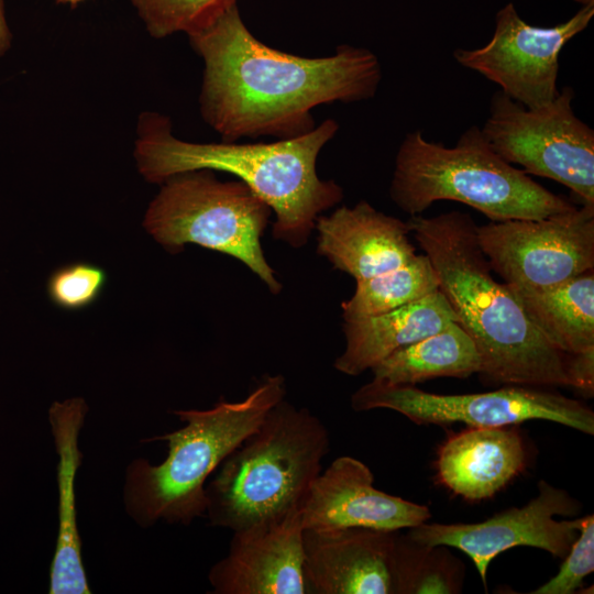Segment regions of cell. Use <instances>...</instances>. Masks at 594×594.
Segmentation results:
<instances>
[{"instance_id":"2e32d148","label":"cell","mask_w":594,"mask_h":594,"mask_svg":"<svg viewBox=\"0 0 594 594\" xmlns=\"http://www.w3.org/2000/svg\"><path fill=\"white\" fill-rule=\"evenodd\" d=\"M315 229L318 254L355 282L398 268L417 255L408 223L364 200L319 216Z\"/></svg>"},{"instance_id":"3957f363","label":"cell","mask_w":594,"mask_h":594,"mask_svg":"<svg viewBox=\"0 0 594 594\" xmlns=\"http://www.w3.org/2000/svg\"><path fill=\"white\" fill-rule=\"evenodd\" d=\"M338 130V122L327 119L302 135L271 143H194L173 135L167 118L146 112L139 120L134 156L142 176L156 184L198 169L237 176L275 213L273 237L298 249L318 217L343 199V189L321 179L316 168Z\"/></svg>"},{"instance_id":"8fae6325","label":"cell","mask_w":594,"mask_h":594,"mask_svg":"<svg viewBox=\"0 0 594 594\" xmlns=\"http://www.w3.org/2000/svg\"><path fill=\"white\" fill-rule=\"evenodd\" d=\"M594 15V6L582 7L572 18L549 28L524 21L513 3L501 9L491 40L482 47L457 48L454 59L501 87V91L526 108L551 102L557 86L559 55Z\"/></svg>"},{"instance_id":"ffe728a7","label":"cell","mask_w":594,"mask_h":594,"mask_svg":"<svg viewBox=\"0 0 594 594\" xmlns=\"http://www.w3.org/2000/svg\"><path fill=\"white\" fill-rule=\"evenodd\" d=\"M507 287L556 349L565 354L594 352V270L547 287Z\"/></svg>"},{"instance_id":"83f0119b","label":"cell","mask_w":594,"mask_h":594,"mask_svg":"<svg viewBox=\"0 0 594 594\" xmlns=\"http://www.w3.org/2000/svg\"><path fill=\"white\" fill-rule=\"evenodd\" d=\"M86 0H56V2L58 3H63V4H68L70 7H76L78 6L79 3L84 2Z\"/></svg>"},{"instance_id":"277c9868","label":"cell","mask_w":594,"mask_h":594,"mask_svg":"<svg viewBox=\"0 0 594 594\" xmlns=\"http://www.w3.org/2000/svg\"><path fill=\"white\" fill-rule=\"evenodd\" d=\"M285 394V378L268 375L242 400L221 399L205 410H174L184 426L145 440L166 441L165 460L153 465L138 458L127 466L128 515L142 528L158 521L188 526L205 516L208 479Z\"/></svg>"},{"instance_id":"f1b7e54d","label":"cell","mask_w":594,"mask_h":594,"mask_svg":"<svg viewBox=\"0 0 594 594\" xmlns=\"http://www.w3.org/2000/svg\"><path fill=\"white\" fill-rule=\"evenodd\" d=\"M582 4V7L594 6V0H574Z\"/></svg>"},{"instance_id":"7c38bea8","label":"cell","mask_w":594,"mask_h":594,"mask_svg":"<svg viewBox=\"0 0 594 594\" xmlns=\"http://www.w3.org/2000/svg\"><path fill=\"white\" fill-rule=\"evenodd\" d=\"M579 503L565 491L546 481L538 484V495L522 507H513L474 524H427L409 528L407 537L428 546L453 547L474 563L486 588L491 561L515 547H532L553 557L564 558L576 539L582 518L557 520L571 516Z\"/></svg>"},{"instance_id":"e0dca14e","label":"cell","mask_w":594,"mask_h":594,"mask_svg":"<svg viewBox=\"0 0 594 594\" xmlns=\"http://www.w3.org/2000/svg\"><path fill=\"white\" fill-rule=\"evenodd\" d=\"M520 433L510 426L470 427L439 448V482L455 495L477 502L490 498L526 468Z\"/></svg>"},{"instance_id":"9c48e42d","label":"cell","mask_w":594,"mask_h":594,"mask_svg":"<svg viewBox=\"0 0 594 594\" xmlns=\"http://www.w3.org/2000/svg\"><path fill=\"white\" fill-rule=\"evenodd\" d=\"M355 411L391 409L417 425L503 427L548 420L586 435L594 433V413L582 402L534 386L508 385L473 394H436L415 385H391L376 380L350 398Z\"/></svg>"},{"instance_id":"8992f818","label":"cell","mask_w":594,"mask_h":594,"mask_svg":"<svg viewBox=\"0 0 594 594\" xmlns=\"http://www.w3.org/2000/svg\"><path fill=\"white\" fill-rule=\"evenodd\" d=\"M389 196L410 216L452 200L495 222L542 219L576 207L498 156L476 125L450 147L419 130L408 133L396 153Z\"/></svg>"},{"instance_id":"4fadbf2b","label":"cell","mask_w":594,"mask_h":594,"mask_svg":"<svg viewBox=\"0 0 594 594\" xmlns=\"http://www.w3.org/2000/svg\"><path fill=\"white\" fill-rule=\"evenodd\" d=\"M208 573L213 594H307L300 509L232 531Z\"/></svg>"},{"instance_id":"5b68a950","label":"cell","mask_w":594,"mask_h":594,"mask_svg":"<svg viewBox=\"0 0 594 594\" xmlns=\"http://www.w3.org/2000/svg\"><path fill=\"white\" fill-rule=\"evenodd\" d=\"M329 450L324 424L282 399L207 482L210 526L237 531L301 509Z\"/></svg>"},{"instance_id":"ac0fdd59","label":"cell","mask_w":594,"mask_h":594,"mask_svg":"<svg viewBox=\"0 0 594 594\" xmlns=\"http://www.w3.org/2000/svg\"><path fill=\"white\" fill-rule=\"evenodd\" d=\"M87 411L88 406L80 397L54 402L48 409V421L57 454L58 491V527L50 569V594L91 593L81 558L75 493L76 474L82 460L78 437Z\"/></svg>"},{"instance_id":"484cf974","label":"cell","mask_w":594,"mask_h":594,"mask_svg":"<svg viewBox=\"0 0 594 594\" xmlns=\"http://www.w3.org/2000/svg\"><path fill=\"white\" fill-rule=\"evenodd\" d=\"M594 571V517H582L580 532L564 557L558 573L531 594H571Z\"/></svg>"},{"instance_id":"7a4b0ae2","label":"cell","mask_w":594,"mask_h":594,"mask_svg":"<svg viewBox=\"0 0 594 594\" xmlns=\"http://www.w3.org/2000/svg\"><path fill=\"white\" fill-rule=\"evenodd\" d=\"M407 223L480 354L481 377L504 385L574 388L573 354L550 344L507 285L495 279L470 215H418Z\"/></svg>"},{"instance_id":"d4e9b609","label":"cell","mask_w":594,"mask_h":594,"mask_svg":"<svg viewBox=\"0 0 594 594\" xmlns=\"http://www.w3.org/2000/svg\"><path fill=\"white\" fill-rule=\"evenodd\" d=\"M106 284L107 273L103 268L88 262H75L51 274L47 295L62 309L80 310L97 301Z\"/></svg>"},{"instance_id":"7402d4cb","label":"cell","mask_w":594,"mask_h":594,"mask_svg":"<svg viewBox=\"0 0 594 594\" xmlns=\"http://www.w3.org/2000/svg\"><path fill=\"white\" fill-rule=\"evenodd\" d=\"M393 594H457L464 566L446 546L428 547L395 532L391 552Z\"/></svg>"},{"instance_id":"ba28073f","label":"cell","mask_w":594,"mask_h":594,"mask_svg":"<svg viewBox=\"0 0 594 594\" xmlns=\"http://www.w3.org/2000/svg\"><path fill=\"white\" fill-rule=\"evenodd\" d=\"M573 99L564 87L551 102L526 108L498 90L481 131L504 161L564 185L594 207V131L575 114Z\"/></svg>"},{"instance_id":"cb8c5ba5","label":"cell","mask_w":594,"mask_h":594,"mask_svg":"<svg viewBox=\"0 0 594 594\" xmlns=\"http://www.w3.org/2000/svg\"><path fill=\"white\" fill-rule=\"evenodd\" d=\"M146 31L155 38L187 36L208 26L237 0H129Z\"/></svg>"},{"instance_id":"30bf717a","label":"cell","mask_w":594,"mask_h":594,"mask_svg":"<svg viewBox=\"0 0 594 594\" xmlns=\"http://www.w3.org/2000/svg\"><path fill=\"white\" fill-rule=\"evenodd\" d=\"M490 266L506 285L547 287L594 270V207L542 219L476 226Z\"/></svg>"},{"instance_id":"d6986e66","label":"cell","mask_w":594,"mask_h":594,"mask_svg":"<svg viewBox=\"0 0 594 594\" xmlns=\"http://www.w3.org/2000/svg\"><path fill=\"white\" fill-rule=\"evenodd\" d=\"M458 318L438 289L394 310L343 323L344 351L334 369L350 376L371 370L394 351L447 328Z\"/></svg>"},{"instance_id":"6da1fadb","label":"cell","mask_w":594,"mask_h":594,"mask_svg":"<svg viewBox=\"0 0 594 594\" xmlns=\"http://www.w3.org/2000/svg\"><path fill=\"white\" fill-rule=\"evenodd\" d=\"M188 37L205 64L201 116L223 142L302 135L316 127L312 109L370 99L382 78L377 56L365 47L340 45L333 55L309 58L264 44L238 4Z\"/></svg>"},{"instance_id":"4316f807","label":"cell","mask_w":594,"mask_h":594,"mask_svg":"<svg viewBox=\"0 0 594 594\" xmlns=\"http://www.w3.org/2000/svg\"><path fill=\"white\" fill-rule=\"evenodd\" d=\"M12 34L8 24L4 0H0V58L10 50Z\"/></svg>"},{"instance_id":"52a82bcc","label":"cell","mask_w":594,"mask_h":594,"mask_svg":"<svg viewBox=\"0 0 594 594\" xmlns=\"http://www.w3.org/2000/svg\"><path fill=\"white\" fill-rule=\"evenodd\" d=\"M150 204L145 230L169 253L186 244L230 255L249 267L274 295L282 290L261 238L272 209L243 182H221L212 170L174 175Z\"/></svg>"},{"instance_id":"9a60e30c","label":"cell","mask_w":594,"mask_h":594,"mask_svg":"<svg viewBox=\"0 0 594 594\" xmlns=\"http://www.w3.org/2000/svg\"><path fill=\"white\" fill-rule=\"evenodd\" d=\"M395 532L361 527L304 529L306 593L393 594L389 561Z\"/></svg>"},{"instance_id":"5bb4252c","label":"cell","mask_w":594,"mask_h":594,"mask_svg":"<svg viewBox=\"0 0 594 594\" xmlns=\"http://www.w3.org/2000/svg\"><path fill=\"white\" fill-rule=\"evenodd\" d=\"M304 529L372 528L397 531L431 517L430 509L374 487V475L361 460L334 459L312 482L301 506Z\"/></svg>"},{"instance_id":"44dd1931","label":"cell","mask_w":594,"mask_h":594,"mask_svg":"<svg viewBox=\"0 0 594 594\" xmlns=\"http://www.w3.org/2000/svg\"><path fill=\"white\" fill-rule=\"evenodd\" d=\"M480 354L458 322L405 345L371 369L373 380L391 385H416L432 378H468L479 373Z\"/></svg>"},{"instance_id":"603a6c76","label":"cell","mask_w":594,"mask_h":594,"mask_svg":"<svg viewBox=\"0 0 594 594\" xmlns=\"http://www.w3.org/2000/svg\"><path fill=\"white\" fill-rule=\"evenodd\" d=\"M439 289L436 271L426 254L409 263L356 280L353 295L341 305L342 318L358 319L381 315L426 297Z\"/></svg>"}]
</instances>
